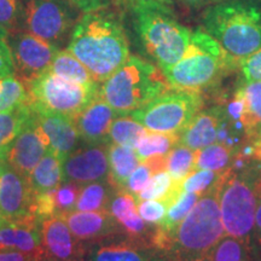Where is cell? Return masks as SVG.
<instances>
[{"label":"cell","mask_w":261,"mask_h":261,"mask_svg":"<svg viewBox=\"0 0 261 261\" xmlns=\"http://www.w3.org/2000/svg\"><path fill=\"white\" fill-rule=\"evenodd\" d=\"M240 71V79L242 80H261V48L244 58L237 65Z\"/></svg>","instance_id":"40"},{"label":"cell","mask_w":261,"mask_h":261,"mask_svg":"<svg viewBox=\"0 0 261 261\" xmlns=\"http://www.w3.org/2000/svg\"><path fill=\"white\" fill-rule=\"evenodd\" d=\"M135 32L148 56L163 73L180 60L191 31L179 21L171 5L158 2L130 3Z\"/></svg>","instance_id":"3"},{"label":"cell","mask_w":261,"mask_h":261,"mask_svg":"<svg viewBox=\"0 0 261 261\" xmlns=\"http://www.w3.org/2000/svg\"><path fill=\"white\" fill-rule=\"evenodd\" d=\"M0 261H38L34 256L28 255L16 249H0Z\"/></svg>","instance_id":"42"},{"label":"cell","mask_w":261,"mask_h":261,"mask_svg":"<svg viewBox=\"0 0 261 261\" xmlns=\"http://www.w3.org/2000/svg\"><path fill=\"white\" fill-rule=\"evenodd\" d=\"M182 4L188 8L194 9V10H204L207 9L208 6H212L217 3L223 2V0H179Z\"/></svg>","instance_id":"45"},{"label":"cell","mask_w":261,"mask_h":261,"mask_svg":"<svg viewBox=\"0 0 261 261\" xmlns=\"http://www.w3.org/2000/svg\"><path fill=\"white\" fill-rule=\"evenodd\" d=\"M80 189L81 185L68 180H63L61 185L54 189L55 204H56L58 215H63L75 211V204H76Z\"/></svg>","instance_id":"37"},{"label":"cell","mask_w":261,"mask_h":261,"mask_svg":"<svg viewBox=\"0 0 261 261\" xmlns=\"http://www.w3.org/2000/svg\"><path fill=\"white\" fill-rule=\"evenodd\" d=\"M41 224L34 220L8 223L0 226V249H16L38 261H45L41 246Z\"/></svg>","instance_id":"20"},{"label":"cell","mask_w":261,"mask_h":261,"mask_svg":"<svg viewBox=\"0 0 261 261\" xmlns=\"http://www.w3.org/2000/svg\"><path fill=\"white\" fill-rule=\"evenodd\" d=\"M254 144V160L255 161L261 162V139L256 140V142H253Z\"/></svg>","instance_id":"46"},{"label":"cell","mask_w":261,"mask_h":261,"mask_svg":"<svg viewBox=\"0 0 261 261\" xmlns=\"http://www.w3.org/2000/svg\"><path fill=\"white\" fill-rule=\"evenodd\" d=\"M212 261H253L252 248L237 238L224 236L210 252Z\"/></svg>","instance_id":"34"},{"label":"cell","mask_w":261,"mask_h":261,"mask_svg":"<svg viewBox=\"0 0 261 261\" xmlns=\"http://www.w3.org/2000/svg\"><path fill=\"white\" fill-rule=\"evenodd\" d=\"M181 192V184L175 182L168 171H161L152 175L149 184L137 197L139 201L162 200L172 204Z\"/></svg>","instance_id":"31"},{"label":"cell","mask_w":261,"mask_h":261,"mask_svg":"<svg viewBox=\"0 0 261 261\" xmlns=\"http://www.w3.org/2000/svg\"><path fill=\"white\" fill-rule=\"evenodd\" d=\"M48 71L62 79L81 85L98 84L87 68L69 50H58Z\"/></svg>","instance_id":"26"},{"label":"cell","mask_w":261,"mask_h":261,"mask_svg":"<svg viewBox=\"0 0 261 261\" xmlns=\"http://www.w3.org/2000/svg\"><path fill=\"white\" fill-rule=\"evenodd\" d=\"M195 150L178 144L166 156V171L169 172L175 182L181 184L184 178L195 168Z\"/></svg>","instance_id":"33"},{"label":"cell","mask_w":261,"mask_h":261,"mask_svg":"<svg viewBox=\"0 0 261 261\" xmlns=\"http://www.w3.org/2000/svg\"><path fill=\"white\" fill-rule=\"evenodd\" d=\"M48 151L50 140L39 125L31 108L29 116L9 150L6 163L19 174L28 178L35 166Z\"/></svg>","instance_id":"12"},{"label":"cell","mask_w":261,"mask_h":261,"mask_svg":"<svg viewBox=\"0 0 261 261\" xmlns=\"http://www.w3.org/2000/svg\"><path fill=\"white\" fill-rule=\"evenodd\" d=\"M178 143L179 135L148 130L135 150L140 162H144L149 159L165 158Z\"/></svg>","instance_id":"30"},{"label":"cell","mask_w":261,"mask_h":261,"mask_svg":"<svg viewBox=\"0 0 261 261\" xmlns=\"http://www.w3.org/2000/svg\"><path fill=\"white\" fill-rule=\"evenodd\" d=\"M8 39L15 75L27 86L48 71L58 52L57 46L25 31L10 34Z\"/></svg>","instance_id":"11"},{"label":"cell","mask_w":261,"mask_h":261,"mask_svg":"<svg viewBox=\"0 0 261 261\" xmlns=\"http://www.w3.org/2000/svg\"><path fill=\"white\" fill-rule=\"evenodd\" d=\"M87 261H174L149 242L114 234L87 244Z\"/></svg>","instance_id":"13"},{"label":"cell","mask_w":261,"mask_h":261,"mask_svg":"<svg viewBox=\"0 0 261 261\" xmlns=\"http://www.w3.org/2000/svg\"><path fill=\"white\" fill-rule=\"evenodd\" d=\"M63 180V160L51 150L35 166L28 177L29 185L34 192L54 190Z\"/></svg>","instance_id":"23"},{"label":"cell","mask_w":261,"mask_h":261,"mask_svg":"<svg viewBox=\"0 0 261 261\" xmlns=\"http://www.w3.org/2000/svg\"><path fill=\"white\" fill-rule=\"evenodd\" d=\"M0 25L9 34L23 31V3L21 0H0Z\"/></svg>","instance_id":"36"},{"label":"cell","mask_w":261,"mask_h":261,"mask_svg":"<svg viewBox=\"0 0 261 261\" xmlns=\"http://www.w3.org/2000/svg\"><path fill=\"white\" fill-rule=\"evenodd\" d=\"M31 113V106L16 108L9 112H0V161L6 163V156L16 137Z\"/></svg>","instance_id":"27"},{"label":"cell","mask_w":261,"mask_h":261,"mask_svg":"<svg viewBox=\"0 0 261 261\" xmlns=\"http://www.w3.org/2000/svg\"><path fill=\"white\" fill-rule=\"evenodd\" d=\"M202 25L236 62L261 48V3L257 0H223L208 6Z\"/></svg>","instance_id":"2"},{"label":"cell","mask_w":261,"mask_h":261,"mask_svg":"<svg viewBox=\"0 0 261 261\" xmlns=\"http://www.w3.org/2000/svg\"><path fill=\"white\" fill-rule=\"evenodd\" d=\"M34 191L28 178L23 177L6 163L0 173V215L8 223L34 220L31 213ZM41 224V223H39Z\"/></svg>","instance_id":"14"},{"label":"cell","mask_w":261,"mask_h":261,"mask_svg":"<svg viewBox=\"0 0 261 261\" xmlns=\"http://www.w3.org/2000/svg\"><path fill=\"white\" fill-rule=\"evenodd\" d=\"M116 115L119 114L98 96L73 119L86 144H110L109 130Z\"/></svg>","instance_id":"18"},{"label":"cell","mask_w":261,"mask_h":261,"mask_svg":"<svg viewBox=\"0 0 261 261\" xmlns=\"http://www.w3.org/2000/svg\"><path fill=\"white\" fill-rule=\"evenodd\" d=\"M109 144H87L75 149L63 161V179L79 185L108 179Z\"/></svg>","instance_id":"15"},{"label":"cell","mask_w":261,"mask_h":261,"mask_svg":"<svg viewBox=\"0 0 261 261\" xmlns=\"http://www.w3.org/2000/svg\"><path fill=\"white\" fill-rule=\"evenodd\" d=\"M109 156V175L108 180L116 189H123L130 173L135 171L140 163L135 149L126 146L109 144L108 149Z\"/></svg>","instance_id":"24"},{"label":"cell","mask_w":261,"mask_h":261,"mask_svg":"<svg viewBox=\"0 0 261 261\" xmlns=\"http://www.w3.org/2000/svg\"><path fill=\"white\" fill-rule=\"evenodd\" d=\"M261 162L241 169H227L219 180V208L225 234L252 248Z\"/></svg>","instance_id":"6"},{"label":"cell","mask_w":261,"mask_h":261,"mask_svg":"<svg viewBox=\"0 0 261 261\" xmlns=\"http://www.w3.org/2000/svg\"><path fill=\"white\" fill-rule=\"evenodd\" d=\"M194 261H212V257L210 255V253H208V254H205V255L198 257V259H196Z\"/></svg>","instance_id":"49"},{"label":"cell","mask_w":261,"mask_h":261,"mask_svg":"<svg viewBox=\"0 0 261 261\" xmlns=\"http://www.w3.org/2000/svg\"><path fill=\"white\" fill-rule=\"evenodd\" d=\"M237 63L203 28L191 32L187 50L174 65L165 71L173 90L201 92L218 83Z\"/></svg>","instance_id":"4"},{"label":"cell","mask_w":261,"mask_h":261,"mask_svg":"<svg viewBox=\"0 0 261 261\" xmlns=\"http://www.w3.org/2000/svg\"><path fill=\"white\" fill-rule=\"evenodd\" d=\"M148 133V129L129 115H120L112 122L109 140L112 144L136 149L140 139Z\"/></svg>","instance_id":"29"},{"label":"cell","mask_w":261,"mask_h":261,"mask_svg":"<svg viewBox=\"0 0 261 261\" xmlns=\"http://www.w3.org/2000/svg\"><path fill=\"white\" fill-rule=\"evenodd\" d=\"M223 173L210 171V169H194L181 181L184 192H191L202 196L220 180Z\"/></svg>","instance_id":"35"},{"label":"cell","mask_w":261,"mask_h":261,"mask_svg":"<svg viewBox=\"0 0 261 261\" xmlns=\"http://www.w3.org/2000/svg\"><path fill=\"white\" fill-rule=\"evenodd\" d=\"M62 217L64 218L74 236L85 244L98 242L114 234H121L119 224L109 211H73Z\"/></svg>","instance_id":"19"},{"label":"cell","mask_w":261,"mask_h":261,"mask_svg":"<svg viewBox=\"0 0 261 261\" xmlns=\"http://www.w3.org/2000/svg\"><path fill=\"white\" fill-rule=\"evenodd\" d=\"M39 125L50 140V150L64 161L76 148L80 135L74 119L64 114L50 112L29 102Z\"/></svg>","instance_id":"17"},{"label":"cell","mask_w":261,"mask_h":261,"mask_svg":"<svg viewBox=\"0 0 261 261\" xmlns=\"http://www.w3.org/2000/svg\"><path fill=\"white\" fill-rule=\"evenodd\" d=\"M100 84L81 85L46 71L28 85L31 102L50 112L76 116L99 96Z\"/></svg>","instance_id":"9"},{"label":"cell","mask_w":261,"mask_h":261,"mask_svg":"<svg viewBox=\"0 0 261 261\" xmlns=\"http://www.w3.org/2000/svg\"><path fill=\"white\" fill-rule=\"evenodd\" d=\"M76 14L71 0H25L23 31L57 46L71 34Z\"/></svg>","instance_id":"10"},{"label":"cell","mask_w":261,"mask_h":261,"mask_svg":"<svg viewBox=\"0 0 261 261\" xmlns=\"http://www.w3.org/2000/svg\"><path fill=\"white\" fill-rule=\"evenodd\" d=\"M195 168L194 169H210V171L224 173L230 169L234 156L237 152L228 146L214 143L205 148L196 150Z\"/></svg>","instance_id":"28"},{"label":"cell","mask_w":261,"mask_h":261,"mask_svg":"<svg viewBox=\"0 0 261 261\" xmlns=\"http://www.w3.org/2000/svg\"><path fill=\"white\" fill-rule=\"evenodd\" d=\"M9 32L0 25V40H6L9 38Z\"/></svg>","instance_id":"48"},{"label":"cell","mask_w":261,"mask_h":261,"mask_svg":"<svg viewBox=\"0 0 261 261\" xmlns=\"http://www.w3.org/2000/svg\"><path fill=\"white\" fill-rule=\"evenodd\" d=\"M115 191L116 188H114L112 182L108 180V179L81 185L76 204H75V211H108L109 203Z\"/></svg>","instance_id":"25"},{"label":"cell","mask_w":261,"mask_h":261,"mask_svg":"<svg viewBox=\"0 0 261 261\" xmlns=\"http://www.w3.org/2000/svg\"><path fill=\"white\" fill-rule=\"evenodd\" d=\"M253 243L261 248V188L257 194L256 210H255V220H254L253 230Z\"/></svg>","instance_id":"43"},{"label":"cell","mask_w":261,"mask_h":261,"mask_svg":"<svg viewBox=\"0 0 261 261\" xmlns=\"http://www.w3.org/2000/svg\"><path fill=\"white\" fill-rule=\"evenodd\" d=\"M221 119L223 110L219 104L208 109H201L180 132L179 144L196 151L217 143Z\"/></svg>","instance_id":"21"},{"label":"cell","mask_w":261,"mask_h":261,"mask_svg":"<svg viewBox=\"0 0 261 261\" xmlns=\"http://www.w3.org/2000/svg\"><path fill=\"white\" fill-rule=\"evenodd\" d=\"M169 90L167 77L158 65L130 55L100 84L99 96L119 115H127Z\"/></svg>","instance_id":"5"},{"label":"cell","mask_w":261,"mask_h":261,"mask_svg":"<svg viewBox=\"0 0 261 261\" xmlns=\"http://www.w3.org/2000/svg\"><path fill=\"white\" fill-rule=\"evenodd\" d=\"M15 75L11 51L6 40H0V79Z\"/></svg>","instance_id":"41"},{"label":"cell","mask_w":261,"mask_h":261,"mask_svg":"<svg viewBox=\"0 0 261 261\" xmlns=\"http://www.w3.org/2000/svg\"><path fill=\"white\" fill-rule=\"evenodd\" d=\"M202 107L203 97L200 92L171 89L127 115L151 132L180 135Z\"/></svg>","instance_id":"8"},{"label":"cell","mask_w":261,"mask_h":261,"mask_svg":"<svg viewBox=\"0 0 261 261\" xmlns=\"http://www.w3.org/2000/svg\"><path fill=\"white\" fill-rule=\"evenodd\" d=\"M68 261H87L86 257L85 259H75V260H68Z\"/></svg>","instance_id":"52"},{"label":"cell","mask_w":261,"mask_h":261,"mask_svg":"<svg viewBox=\"0 0 261 261\" xmlns=\"http://www.w3.org/2000/svg\"><path fill=\"white\" fill-rule=\"evenodd\" d=\"M4 223H5V220L3 219V218H2V215H0V226H2V225L4 224Z\"/></svg>","instance_id":"51"},{"label":"cell","mask_w":261,"mask_h":261,"mask_svg":"<svg viewBox=\"0 0 261 261\" xmlns=\"http://www.w3.org/2000/svg\"><path fill=\"white\" fill-rule=\"evenodd\" d=\"M28 86L16 75L0 79V112H9L28 104Z\"/></svg>","instance_id":"32"},{"label":"cell","mask_w":261,"mask_h":261,"mask_svg":"<svg viewBox=\"0 0 261 261\" xmlns=\"http://www.w3.org/2000/svg\"><path fill=\"white\" fill-rule=\"evenodd\" d=\"M243 104L242 123L248 142L261 139V80H242L233 90Z\"/></svg>","instance_id":"22"},{"label":"cell","mask_w":261,"mask_h":261,"mask_svg":"<svg viewBox=\"0 0 261 261\" xmlns=\"http://www.w3.org/2000/svg\"><path fill=\"white\" fill-rule=\"evenodd\" d=\"M168 201L162 200H144L138 202V213L142 219L150 225H159L167 213Z\"/></svg>","instance_id":"38"},{"label":"cell","mask_w":261,"mask_h":261,"mask_svg":"<svg viewBox=\"0 0 261 261\" xmlns=\"http://www.w3.org/2000/svg\"><path fill=\"white\" fill-rule=\"evenodd\" d=\"M71 2L84 12H87L109 5L112 0H71Z\"/></svg>","instance_id":"44"},{"label":"cell","mask_w":261,"mask_h":261,"mask_svg":"<svg viewBox=\"0 0 261 261\" xmlns=\"http://www.w3.org/2000/svg\"><path fill=\"white\" fill-rule=\"evenodd\" d=\"M6 165V163H4V162H2L0 161V173H2V171H3V168H4V166Z\"/></svg>","instance_id":"50"},{"label":"cell","mask_w":261,"mask_h":261,"mask_svg":"<svg viewBox=\"0 0 261 261\" xmlns=\"http://www.w3.org/2000/svg\"><path fill=\"white\" fill-rule=\"evenodd\" d=\"M225 234L219 208V181L198 198L173 234L167 254L174 261H194L211 252Z\"/></svg>","instance_id":"7"},{"label":"cell","mask_w":261,"mask_h":261,"mask_svg":"<svg viewBox=\"0 0 261 261\" xmlns=\"http://www.w3.org/2000/svg\"><path fill=\"white\" fill-rule=\"evenodd\" d=\"M129 3H138V2H158V3H162V4H167V5H173L174 0H127Z\"/></svg>","instance_id":"47"},{"label":"cell","mask_w":261,"mask_h":261,"mask_svg":"<svg viewBox=\"0 0 261 261\" xmlns=\"http://www.w3.org/2000/svg\"><path fill=\"white\" fill-rule=\"evenodd\" d=\"M152 175H154V173H152L151 168L149 167V165H146L145 162H140L135 171L130 173L123 189L129 191L130 194L138 196L140 192L144 190L146 185L149 184Z\"/></svg>","instance_id":"39"},{"label":"cell","mask_w":261,"mask_h":261,"mask_svg":"<svg viewBox=\"0 0 261 261\" xmlns=\"http://www.w3.org/2000/svg\"><path fill=\"white\" fill-rule=\"evenodd\" d=\"M40 232L45 261H68L86 257L87 244L80 242L74 236L62 215H52L42 220Z\"/></svg>","instance_id":"16"},{"label":"cell","mask_w":261,"mask_h":261,"mask_svg":"<svg viewBox=\"0 0 261 261\" xmlns=\"http://www.w3.org/2000/svg\"><path fill=\"white\" fill-rule=\"evenodd\" d=\"M68 50L102 84L130 56L122 19L109 5L87 11L70 34Z\"/></svg>","instance_id":"1"}]
</instances>
